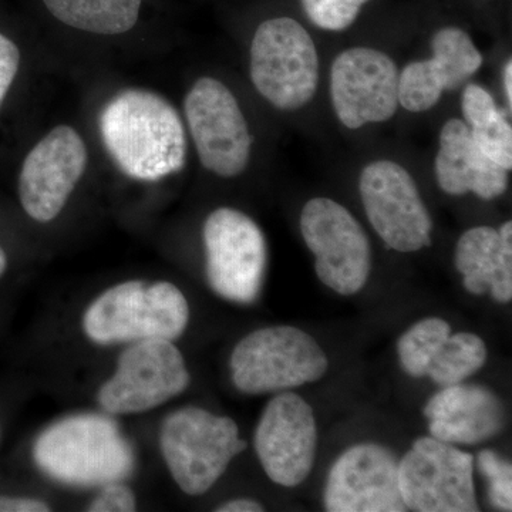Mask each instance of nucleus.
Wrapping results in <instances>:
<instances>
[{
	"label": "nucleus",
	"instance_id": "f257e3e1",
	"mask_svg": "<svg viewBox=\"0 0 512 512\" xmlns=\"http://www.w3.org/2000/svg\"><path fill=\"white\" fill-rule=\"evenodd\" d=\"M99 127L107 153L134 180L158 181L184 168L183 120L160 94L143 89L116 94L101 110Z\"/></svg>",
	"mask_w": 512,
	"mask_h": 512
},
{
	"label": "nucleus",
	"instance_id": "f03ea898",
	"mask_svg": "<svg viewBox=\"0 0 512 512\" xmlns=\"http://www.w3.org/2000/svg\"><path fill=\"white\" fill-rule=\"evenodd\" d=\"M37 467L73 487H103L133 474L136 456L119 424L101 414H76L47 427L33 447Z\"/></svg>",
	"mask_w": 512,
	"mask_h": 512
},
{
	"label": "nucleus",
	"instance_id": "7ed1b4c3",
	"mask_svg": "<svg viewBox=\"0 0 512 512\" xmlns=\"http://www.w3.org/2000/svg\"><path fill=\"white\" fill-rule=\"evenodd\" d=\"M190 320L183 292L170 282L128 281L101 293L89 306L83 328L97 345L180 338Z\"/></svg>",
	"mask_w": 512,
	"mask_h": 512
},
{
	"label": "nucleus",
	"instance_id": "20e7f679",
	"mask_svg": "<svg viewBox=\"0 0 512 512\" xmlns=\"http://www.w3.org/2000/svg\"><path fill=\"white\" fill-rule=\"evenodd\" d=\"M161 453L178 487L188 495L210 491L231 461L247 448L237 423L200 409L184 407L164 420Z\"/></svg>",
	"mask_w": 512,
	"mask_h": 512
},
{
	"label": "nucleus",
	"instance_id": "39448f33",
	"mask_svg": "<svg viewBox=\"0 0 512 512\" xmlns=\"http://www.w3.org/2000/svg\"><path fill=\"white\" fill-rule=\"evenodd\" d=\"M328 369V356L319 343L293 326L255 330L231 355L232 382L247 394L285 392L318 382Z\"/></svg>",
	"mask_w": 512,
	"mask_h": 512
},
{
	"label": "nucleus",
	"instance_id": "423d86ee",
	"mask_svg": "<svg viewBox=\"0 0 512 512\" xmlns=\"http://www.w3.org/2000/svg\"><path fill=\"white\" fill-rule=\"evenodd\" d=\"M251 79L276 109H301L318 89L319 59L308 30L298 20L274 18L256 29L251 45Z\"/></svg>",
	"mask_w": 512,
	"mask_h": 512
},
{
	"label": "nucleus",
	"instance_id": "0eeeda50",
	"mask_svg": "<svg viewBox=\"0 0 512 512\" xmlns=\"http://www.w3.org/2000/svg\"><path fill=\"white\" fill-rule=\"evenodd\" d=\"M301 232L315 255L322 284L343 296L362 291L369 279L372 251L365 229L343 205L322 197L306 202Z\"/></svg>",
	"mask_w": 512,
	"mask_h": 512
},
{
	"label": "nucleus",
	"instance_id": "6e6552de",
	"mask_svg": "<svg viewBox=\"0 0 512 512\" xmlns=\"http://www.w3.org/2000/svg\"><path fill=\"white\" fill-rule=\"evenodd\" d=\"M207 278L227 301L252 303L261 292L268 264L264 232L244 212L218 208L204 224Z\"/></svg>",
	"mask_w": 512,
	"mask_h": 512
},
{
	"label": "nucleus",
	"instance_id": "1a4fd4ad",
	"mask_svg": "<svg viewBox=\"0 0 512 512\" xmlns=\"http://www.w3.org/2000/svg\"><path fill=\"white\" fill-rule=\"evenodd\" d=\"M190 382L171 340H141L121 353L116 372L100 387L99 403L114 416L150 412L180 396Z\"/></svg>",
	"mask_w": 512,
	"mask_h": 512
},
{
	"label": "nucleus",
	"instance_id": "9d476101",
	"mask_svg": "<svg viewBox=\"0 0 512 512\" xmlns=\"http://www.w3.org/2000/svg\"><path fill=\"white\" fill-rule=\"evenodd\" d=\"M473 470L471 454L434 437H421L399 463L403 503L417 512L480 511Z\"/></svg>",
	"mask_w": 512,
	"mask_h": 512
},
{
	"label": "nucleus",
	"instance_id": "9b49d317",
	"mask_svg": "<svg viewBox=\"0 0 512 512\" xmlns=\"http://www.w3.org/2000/svg\"><path fill=\"white\" fill-rule=\"evenodd\" d=\"M185 117L201 164L224 178L247 168L252 137L231 90L212 77H202L184 101Z\"/></svg>",
	"mask_w": 512,
	"mask_h": 512
},
{
	"label": "nucleus",
	"instance_id": "f8f14e48",
	"mask_svg": "<svg viewBox=\"0 0 512 512\" xmlns=\"http://www.w3.org/2000/svg\"><path fill=\"white\" fill-rule=\"evenodd\" d=\"M367 218L387 247L416 252L431 244L433 221L412 175L393 161H375L360 175Z\"/></svg>",
	"mask_w": 512,
	"mask_h": 512
},
{
	"label": "nucleus",
	"instance_id": "ddd939ff",
	"mask_svg": "<svg viewBox=\"0 0 512 512\" xmlns=\"http://www.w3.org/2000/svg\"><path fill=\"white\" fill-rule=\"evenodd\" d=\"M399 70L386 53L353 47L330 72L333 109L343 126L360 128L392 119L399 104Z\"/></svg>",
	"mask_w": 512,
	"mask_h": 512
},
{
	"label": "nucleus",
	"instance_id": "4468645a",
	"mask_svg": "<svg viewBox=\"0 0 512 512\" xmlns=\"http://www.w3.org/2000/svg\"><path fill=\"white\" fill-rule=\"evenodd\" d=\"M316 443L315 414L301 396L285 390L266 404L254 446L269 480L282 487L302 484L315 463Z\"/></svg>",
	"mask_w": 512,
	"mask_h": 512
},
{
	"label": "nucleus",
	"instance_id": "2eb2a0df",
	"mask_svg": "<svg viewBox=\"0 0 512 512\" xmlns=\"http://www.w3.org/2000/svg\"><path fill=\"white\" fill-rule=\"evenodd\" d=\"M87 148L74 128H53L30 151L19 177V197L32 220L50 222L86 171Z\"/></svg>",
	"mask_w": 512,
	"mask_h": 512
},
{
	"label": "nucleus",
	"instance_id": "dca6fc26",
	"mask_svg": "<svg viewBox=\"0 0 512 512\" xmlns=\"http://www.w3.org/2000/svg\"><path fill=\"white\" fill-rule=\"evenodd\" d=\"M399 463L396 454L380 444L348 448L333 464L326 481V511H407L400 493Z\"/></svg>",
	"mask_w": 512,
	"mask_h": 512
},
{
	"label": "nucleus",
	"instance_id": "f3484780",
	"mask_svg": "<svg viewBox=\"0 0 512 512\" xmlns=\"http://www.w3.org/2000/svg\"><path fill=\"white\" fill-rule=\"evenodd\" d=\"M431 49L430 60L409 63L399 74V104L412 113L433 109L444 92L460 89L483 64L470 35L453 26L433 36Z\"/></svg>",
	"mask_w": 512,
	"mask_h": 512
},
{
	"label": "nucleus",
	"instance_id": "a211bd4d",
	"mask_svg": "<svg viewBox=\"0 0 512 512\" xmlns=\"http://www.w3.org/2000/svg\"><path fill=\"white\" fill-rule=\"evenodd\" d=\"M431 437L448 444H480L505 426V407L487 387L463 382L444 386L424 407Z\"/></svg>",
	"mask_w": 512,
	"mask_h": 512
},
{
	"label": "nucleus",
	"instance_id": "6ab92c4d",
	"mask_svg": "<svg viewBox=\"0 0 512 512\" xmlns=\"http://www.w3.org/2000/svg\"><path fill=\"white\" fill-rule=\"evenodd\" d=\"M434 168L437 184L450 195L474 192L488 201L507 190L508 171L478 147L467 124L460 119L444 124Z\"/></svg>",
	"mask_w": 512,
	"mask_h": 512
},
{
	"label": "nucleus",
	"instance_id": "aec40b11",
	"mask_svg": "<svg viewBox=\"0 0 512 512\" xmlns=\"http://www.w3.org/2000/svg\"><path fill=\"white\" fill-rule=\"evenodd\" d=\"M456 268L464 288L473 295L490 291L495 301L512 299V222L498 231L491 227L468 229L458 239Z\"/></svg>",
	"mask_w": 512,
	"mask_h": 512
},
{
	"label": "nucleus",
	"instance_id": "412c9836",
	"mask_svg": "<svg viewBox=\"0 0 512 512\" xmlns=\"http://www.w3.org/2000/svg\"><path fill=\"white\" fill-rule=\"evenodd\" d=\"M64 25L96 35H123L136 26L141 0H43Z\"/></svg>",
	"mask_w": 512,
	"mask_h": 512
},
{
	"label": "nucleus",
	"instance_id": "4be33fe9",
	"mask_svg": "<svg viewBox=\"0 0 512 512\" xmlns=\"http://www.w3.org/2000/svg\"><path fill=\"white\" fill-rule=\"evenodd\" d=\"M464 123L478 147L495 163L503 165L505 170L512 168V130L503 113L484 87L468 84L464 89Z\"/></svg>",
	"mask_w": 512,
	"mask_h": 512
},
{
	"label": "nucleus",
	"instance_id": "5701e85b",
	"mask_svg": "<svg viewBox=\"0 0 512 512\" xmlns=\"http://www.w3.org/2000/svg\"><path fill=\"white\" fill-rule=\"evenodd\" d=\"M487 362V346L474 333H451L439 352L431 359L426 376L440 386L464 382L483 369Z\"/></svg>",
	"mask_w": 512,
	"mask_h": 512
},
{
	"label": "nucleus",
	"instance_id": "b1692460",
	"mask_svg": "<svg viewBox=\"0 0 512 512\" xmlns=\"http://www.w3.org/2000/svg\"><path fill=\"white\" fill-rule=\"evenodd\" d=\"M450 335L451 326L446 320L427 318L414 323L397 343L404 372L413 377L426 376L431 359Z\"/></svg>",
	"mask_w": 512,
	"mask_h": 512
},
{
	"label": "nucleus",
	"instance_id": "393cba45",
	"mask_svg": "<svg viewBox=\"0 0 512 512\" xmlns=\"http://www.w3.org/2000/svg\"><path fill=\"white\" fill-rule=\"evenodd\" d=\"M370 0H301L313 25L330 32L348 29Z\"/></svg>",
	"mask_w": 512,
	"mask_h": 512
},
{
	"label": "nucleus",
	"instance_id": "a878e982",
	"mask_svg": "<svg viewBox=\"0 0 512 512\" xmlns=\"http://www.w3.org/2000/svg\"><path fill=\"white\" fill-rule=\"evenodd\" d=\"M478 468L488 480V497L493 507L512 510V466L493 450L478 454Z\"/></svg>",
	"mask_w": 512,
	"mask_h": 512
},
{
	"label": "nucleus",
	"instance_id": "bb28decb",
	"mask_svg": "<svg viewBox=\"0 0 512 512\" xmlns=\"http://www.w3.org/2000/svg\"><path fill=\"white\" fill-rule=\"evenodd\" d=\"M137 510L136 495L123 484L114 481L103 485L101 493L94 498L87 511L90 512H133Z\"/></svg>",
	"mask_w": 512,
	"mask_h": 512
},
{
	"label": "nucleus",
	"instance_id": "cd10ccee",
	"mask_svg": "<svg viewBox=\"0 0 512 512\" xmlns=\"http://www.w3.org/2000/svg\"><path fill=\"white\" fill-rule=\"evenodd\" d=\"M20 52L8 37L0 35V104L5 100L13 80L18 74Z\"/></svg>",
	"mask_w": 512,
	"mask_h": 512
},
{
	"label": "nucleus",
	"instance_id": "c85d7f7f",
	"mask_svg": "<svg viewBox=\"0 0 512 512\" xmlns=\"http://www.w3.org/2000/svg\"><path fill=\"white\" fill-rule=\"evenodd\" d=\"M49 505L32 498L0 497V512H47Z\"/></svg>",
	"mask_w": 512,
	"mask_h": 512
},
{
	"label": "nucleus",
	"instance_id": "c756f323",
	"mask_svg": "<svg viewBox=\"0 0 512 512\" xmlns=\"http://www.w3.org/2000/svg\"><path fill=\"white\" fill-rule=\"evenodd\" d=\"M218 512H262L264 507L262 504L256 503L248 498H239V500L228 501V503L220 505Z\"/></svg>",
	"mask_w": 512,
	"mask_h": 512
},
{
	"label": "nucleus",
	"instance_id": "7c9ffc66",
	"mask_svg": "<svg viewBox=\"0 0 512 512\" xmlns=\"http://www.w3.org/2000/svg\"><path fill=\"white\" fill-rule=\"evenodd\" d=\"M511 80H512V62H508L505 64L504 69V90L505 96H507L508 104H512V90H511Z\"/></svg>",
	"mask_w": 512,
	"mask_h": 512
},
{
	"label": "nucleus",
	"instance_id": "2f4dec72",
	"mask_svg": "<svg viewBox=\"0 0 512 512\" xmlns=\"http://www.w3.org/2000/svg\"><path fill=\"white\" fill-rule=\"evenodd\" d=\"M6 266H8V256H6V252L3 251V248L0 247V278L5 274Z\"/></svg>",
	"mask_w": 512,
	"mask_h": 512
}]
</instances>
